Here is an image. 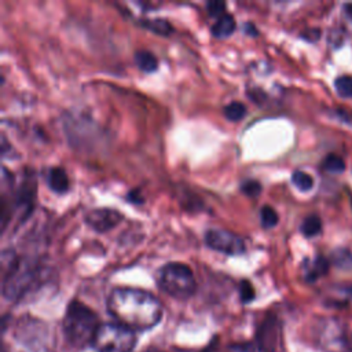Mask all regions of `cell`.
Here are the masks:
<instances>
[{
    "mask_svg": "<svg viewBox=\"0 0 352 352\" xmlns=\"http://www.w3.org/2000/svg\"><path fill=\"white\" fill-rule=\"evenodd\" d=\"M107 311L120 323L131 330H148L162 318L160 300L142 289L116 287L107 298Z\"/></svg>",
    "mask_w": 352,
    "mask_h": 352,
    "instance_id": "6da1fadb",
    "label": "cell"
},
{
    "mask_svg": "<svg viewBox=\"0 0 352 352\" xmlns=\"http://www.w3.org/2000/svg\"><path fill=\"white\" fill-rule=\"evenodd\" d=\"M3 296L8 301L21 300L38 280L40 265L29 258H19L12 250L1 254Z\"/></svg>",
    "mask_w": 352,
    "mask_h": 352,
    "instance_id": "7a4b0ae2",
    "label": "cell"
},
{
    "mask_svg": "<svg viewBox=\"0 0 352 352\" xmlns=\"http://www.w3.org/2000/svg\"><path fill=\"white\" fill-rule=\"evenodd\" d=\"M100 327L96 314L78 300H73L66 309L63 331L67 342L76 348L92 345Z\"/></svg>",
    "mask_w": 352,
    "mask_h": 352,
    "instance_id": "3957f363",
    "label": "cell"
},
{
    "mask_svg": "<svg viewBox=\"0 0 352 352\" xmlns=\"http://www.w3.org/2000/svg\"><path fill=\"white\" fill-rule=\"evenodd\" d=\"M157 283L162 292L177 300H187L197 290L192 270L179 261H172L161 267L157 274Z\"/></svg>",
    "mask_w": 352,
    "mask_h": 352,
    "instance_id": "277c9868",
    "label": "cell"
},
{
    "mask_svg": "<svg viewBox=\"0 0 352 352\" xmlns=\"http://www.w3.org/2000/svg\"><path fill=\"white\" fill-rule=\"evenodd\" d=\"M135 342L136 337L133 330L120 323H103L100 324L92 345L98 352H131Z\"/></svg>",
    "mask_w": 352,
    "mask_h": 352,
    "instance_id": "5b68a950",
    "label": "cell"
},
{
    "mask_svg": "<svg viewBox=\"0 0 352 352\" xmlns=\"http://www.w3.org/2000/svg\"><path fill=\"white\" fill-rule=\"evenodd\" d=\"M205 242L212 250L230 256H238L246 250L243 239L227 230H208L205 232Z\"/></svg>",
    "mask_w": 352,
    "mask_h": 352,
    "instance_id": "8992f818",
    "label": "cell"
},
{
    "mask_svg": "<svg viewBox=\"0 0 352 352\" xmlns=\"http://www.w3.org/2000/svg\"><path fill=\"white\" fill-rule=\"evenodd\" d=\"M280 341V323L275 316H267L257 329L256 345L258 352H276Z\"/></svg>",
    "mask_w": 352,
    "mask_h": 352,
    "instance_id": "52a82bcc",
    "label": "cell"
},
{
    "mask_svg": "<svg viewBox=\"0 0 352 352\" xmlns=\"http://www.w3.org/2000/svg\"><path fill=\"white\" fill-rule=\"evenodd\" d=\"M122 220V214L113 208L91 209L85 214V223L96 232H106L117 227Z\"/></svg>",
    "mask_w": 352,
    "mask_h": 352,
    "instance_id": "ba28073f",
    "label": "cell"
},
{
    "mask_svg": "<svg viewBox=\"0 0 352 352\" xmlns=\"http://www.w3.org/2000/svg\"><path fill=\"white\" fill-rule=\"evenodd\" d=\"M329 261L323 256H316L307 260L302 265V276L307 282H315L320 276L326 275L329 271Z\"/></svg>",
    "mask_w": 352,
    "mask_h": 352,
    "instance_id": "9c48e42d",
    "label": "cell"
},
{
    "mask_svg": "<svg viewBox=\"0 0 352 352\" xmlns=\"http://www.w3.org/2000/svg\"><path fill=\"white\" fill-rule=\"evenodd\" d=\"M45 180L48 187L56 194H65L69 190V177L62 168H50Z\"/></svg>",
    "mask_w": 352,
    "mask_h": 352,
    "instance_id": "30bf717a",
    "label": "cell"
},
{
    "mask_svg": "<svg viewBox=\"0 0 352 352\" xmlns=\"http://www.w3.org/2000/svg\"><path fill=\"white\" fill-rule=\"evenodd\" d=\"M236 28V22H235V18L231 15V14H224L221 15L220 18H217V21L212 25L210 28V32L214 37H219V38H224V37H228L234 33Z\"/></svg>",
    "mask_w": 352,
    "mask_h": 352,
    "instance_id": "8fae6325",
    "label": "cell"
},
{
    "mask_svg": "<svg viewBox=\"0 0 352 352\" xmlns=\"http://www.w3.org/2000/svg\"><path fill=\"white\" fill-rule=\"evenodd\" d=\"M139 22H140V26H143L144 29H147L158 36H170L173 33V26L170 25V22H168L166 19H162V18L142 19Z\"/></svg>",
    "mask_w": 352,
    "mask_h": 352,
    "instance_id": "7c38bea8",
    "label": "cell"
},
{
    "mask_svg": "<svg viewBox=\"0 0 352 352\" xmlns=\"http://www.w3.org/2000/svg\"><path fill=\"white\" fill-rule=\"evenodd\" d=\"M135 63L144 73H153L158 67V59L155 55L146 50L135 52Z\"/></svg>",
    "mask_w": 352,
    "mask_h": 352,
    "instance_id": "4fadbf2b",
    "label": "cell"
},
{
    "mask_svg": "<svg viewBox=\"0 0 352 352\" xmlns=\"http://www.w3.org/2000/svg\"><path fill=\"white\" fill-rule=\"evenodd\" d=\"M330 261L337 268L351 270L352 268V253L345 248H337L333 250V253L330 256Z\"/></svg>",
    "mask_w": 352,
    "mask_h": 352,
    "instance_id": "5bb4252c",
    "label": "cell"
},
{
    "mask_svg": "<svg viewBox=\"0 0 352 352\" xmlns=\"http://www.w3.org/2000/svg\"><path fill=\"white\" fill-rule=\"evenodd\" d=\"M300 230H301L302 235H304V236H308V238L318 235V234L322 231V221H320V217L316 216V214H309V216H307V217L302 220V223H301V226H300Z\"/></svg>",
    "mask_w": 352,
    "mask_h": 352,
    "instance_id": "9a60e30c",
    "label": "cell"
},
{
    "mask_svg": "<svg viewBox=\"0 0 352 352\" xmlns=\"http://www.w3.org/2000/svg\"><path fill=\"white\" fill-rule=\"evenodd\" d=\"M223 114L228 121H239L246 116V107L243 103L241 102H231L228 104L224 106L223 109Z\"/></svg>",
    "mask_w": 352,
    "mask_h": 352,
    "instance_id": "2e32d148",
    "label": "cell"
},
{
    "mask_svg": "<svg viewBox=\"0 0 352 352\" xmlns=\"http://www.w3.org/2000/svg\"><path fill=\"white\" fill-rule=\"evenodd\" d=\"M322 166L324 170L331 173H341L345 170V161L342 157L337 154H329L322 162Z\"/></svg>",
    "mask_w": 352,
    "mask_h": 352,
    "instance_id": "e0dca14e",
    "label": "cell"
},
{
    "mask_svg": "<svg viewBox=\"0 0 352 352\" xmlns=\"http://www.w3.org/2000/svg\"><path fill=\"white\" fill-rule=\"evenodd\" d=\"M278 213L276 210L270 206V205H264L260 210V221H261V227L265 230H270L272 227H275L278 224Z\"/></svg>",
    "mask_w": 352,
    "mask_h": 352,
    "instance_id": "ac0fdd59",
    "label": "cell"
},
{
    "mask_svg": "<svg viewBox=\"0 0 352 352\" xmlns=\"http://www.w3.org/2000/svg\"><path fill=\"white\" fill-rule=\"evenodd\" d=\"M292 182L300 191H309L314 187L312 176L302 170H294L292 175Z\"/></svg>",
    "mask_w": 352,
    "mask_h": 352,
    "instance_id": "d6986e66",
    "label": "cell"
},
{
    "mask_svg": "<svg viewBox=\"0 0 352 352\" xmlns=\"http://www.w3.org/2000/svg\"><path fill=\"white\" fill-rule=\"evenodd\" d=\"M334 88L341 98L351 99L352 98V77L351 76H340L334 81Z\"/></svg>",
    "mask_w": 352,
    "mask_h": 352,
    "instance_id": "ffe728a7",
    "label": "cell"
},
{
    "mask_svg": "<svg viewBox=\"0 0 352 352\" xmlns=\"http://www.w3.org/2000/svg\"><path fill=\"white\" fill-rule=\"evenodd\" d=\"M241 191L250 198H256L261 192V184L254 179H248L241 184Z\"/></svg>",
    "mask_w": 352,
    "mask_h": 352,
    "instance_id": "44dd1931",
    "label": "cell"
},
{
    "mask_svg": "<svg viewBox=\"0 0 352 352\" xmlns=\"http://www.w3.org/2000/svg\"><path fill=\"white\" fill-rule=\"evenodd\" d=\"M239 296L242 302H249L254 298V289L249 280H242L239 286Z\"/></svg>",
    "mask_w": 352,
    "mask_h": 352,
    "instance_id": "7402d4cb",
    "label": "cell"
},
{
    "mask_svg": "<svg viewBox=\"0 0 352 352\" xmlns=\"http://www.w3.org/2000/svg\"><path fill=\"white\" fill-rule=\"evenodd\" d=\"M206 11L209 16H216L220 18L221 15L226 14V3L221 1H209L206 4Z\"/></svg>",
    "mask_w": 352,
    "mask_h": 352,
    "instance_id": "603a6c76",
    "label": "cell"
},
{
    "mask_svg": "<svg viewBox=\"0 0 352 352\" xmlns=\"http://www.w3.org/2000/svg\"><path fill=\"white\" fill-rule=\"evenodd\" d=\"M138 192H139L138 190L131 191V192L128 194V197H126V198H128V201H129V202H133V204H140L143 199H142V197H140V195H138Z\"/></svg>",
    "mask_w": 352,
    "mask_h": 352,
    "instance_id": "cb8c5ba5",
    "label": "cell"
},
{
    "mask_svg": "<svg viewBox=\"0 0 352 352\" xmlns=\"http://www.w3.org/2000/svg\"><path fill=\"white\" fill-rule=\"evenodd\" d=\"M245 33L246 34H249V36H257V29L254 28V25L253 23H250V22H248L246 25H245Z\"/></svg>",
    "mask_w": 352,
    "mask_h": 352,
    "instance_id": "d4e9b609",
    "label": "cell"
},
{
    "mask_svg": "<svg viewBox=\"0 0 352 352\" xmlns=\"http://www.w3.org/2000/svg\"><path fill=\"white\" fill-rule=\"evenodd\" d=\"M344 14H345L349 19H352V3L344 6Z\"/></svg>",
    "mask_w": 352,
    "mask_h": 352,
    "instance_id": "484cf974",
    "label": "cell"
},
{
    "mask_svg": "<svg viewBox=\"0 0 352 352\" xmlns=\"http://www.w3.org/2000/svg\"><path fill=\"white\" fill-rule=\"evenodd\" d=\"M144 352H162V351H158V349H147Z\"/></svg>",
    "mask_w": 352,
    "mask_h": 352,
    "instance_id": "4316f807",
    "label": "cell"
}]
</instances>
